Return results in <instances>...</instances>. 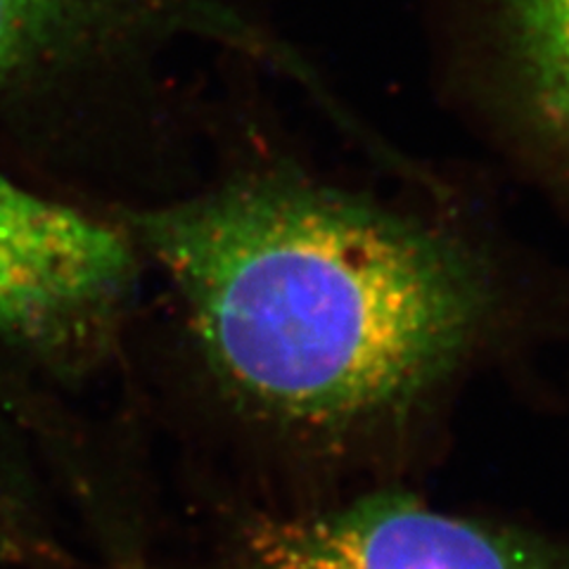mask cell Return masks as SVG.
Returning a JSON list of instances; mask_svg holds the SVG:
<instances>
[{
  "instance_id": "6da1fadb",
  "label": "cell",
  "mask_w": 569,
  "mask_h": 569,
  "mask_svg": "<svg viewBox=\"0 0 569 569\" xmlns=\"http://www.w3.org/2000/svg\"><path fill=\"white\" fill-rule=\"evenodd\" d=\"M247 439L313 468L422 437L527 311L489 244L290 162L121 213Z\"/></svg>"
},
{
  "instance_id": "7a4b0ae2",
  "label": "cell",
  "mask_w": 569,
  "mask_h": 569,
  "mask_svg": "<svg viewBox=\"0 0 569 569\" xmlns=\"http://www.w3.org/2000/svg\"><path fill=\"white\" fill-rule=\"evenodd\" d=\"M142 261L121 221L0 171V342L56 376L93 370L133 313Z\"/></svg>"
},
{
  "instance_id": "3957f363",
  "label": "cell",
  "mask_w": 569,
  "mask_h": 569,
  "mask_svg": "<svg viewBox=\"0 0 569 569\" xmlns=\"http://www.w3.org/2000/svg\"><path fill=\"white\" fill-rule=\"evenodd\" d=\"M211 569H569V539L380 487L318 508L247 506Z\"/></svg>"
},
{
  "instance_id": "277c9868",
  "label": "cell",
  "mask_w": 569,
  "mask_h": 569,
  "mask_svg": "<svg viewBox=\"0 0 569 569\" xmlns=\"http://www.w3.org/2000/svg\"><path fill=\"white\" fill-rule=\"evenodd\" d=\"M453 83L543 181L569 176V0H425Z\"/></svg>"
},
{
  "instance_id": "5b68a950",
  "label": "cell",
  "mask_w": 569,
  "mask_h": 569,
  "mask_svg": "<svg viewBox=\"0 0 569 569\" xmlns=\"http://www.w3.org/2000/svg\"><path fill=\"white\" fill-rule=\"evenodd\" d=\"M181 33L269 48L217 0H0V100L60 93Z\"/></svg>"
},
{
  "instance_id": "8992f818",
  "label": "cell",
  "mask_w": 569,
  "mask_h": 569,
  "mask_svg": "<svg viewBox=\"0 0 569 569\" xmlns=\"http://www.w3.org/2000/svg\"><path fill=\"white\" fill-rule=\"evenodd\" d=\"M14 458L10 453V439L6 437L3 427H0V518H6V503H10V496L17 493L14 489H10L12 485V470Z\"/></svg>"
}]
</instances>
